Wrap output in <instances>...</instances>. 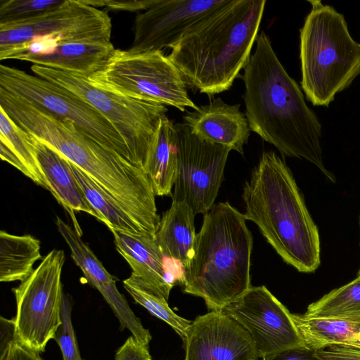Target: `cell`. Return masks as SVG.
<instances>
[{
  "instance_id": "obj_23",
  "label": "cell",
  "mask_w": 360,
  "mask_h": 360,
  "mask_svg": "<svg viewBox=\"0 0 360 360\" xmlns=\"http://www.w3.org/2000/svg\"><path fill=\"white\" fill-rule=\"evenodd\" d=\"M0 156L37 185L47 189L31 136L0 107Z\"/></svg>"
},
{
  "instance_id": "obj_26",
  "label": "cell",
  "mask_w": 360,
  "mask_h": 360,
  "mask_svg": "<svg viewBox=\"0 0 360 360\" xmlns=\"http://www.w3.org/2000/svg\"><path fill=\"white\" fill-rule=\"evenodd\" d=\"M306 318L360 319V273L347 284L310 304Z\"/></svg>"
},
{
  "instance_id": "obj_28",
  "label": "cell",
  "mask_w": 360,
  "mask_h": 360,
  "mask_svg": "<svg viewBox=\"0 0 360 360\" xmlns=\"http://www.w3.org/2000/svg\"><path fill=\"white\" fill-rule=\"evenodd\" d=\"M65 0H2L0 25L15 24L37 18L56 8Z\"/></svg>"
},
{
  "instance_id": "obj_13",
  "label": "cell",
  "mask_w": 360,
  "mask_h": 360,
  "mask_svg": "<svg viewBox=\"0 0 360 360\" xmlns=\"http://www.w3.org/2000/svg\"><path fill=\"white\" fill-rule=\"evenodd\" d=\"M226 0H156L134 20V40L127 51L139 53L172 49L183 34Z\"/></svg>"
},
{
  "instance_id": "obj_3",
  "label": "cell",
  "mask_w": 360,
  "mask_h": 360,
  "mask_svg": "<svg viewBox=\"0 0 360 360\" xmlns=\"http://www.w3.org/2000/svg\"><path fill=\"white\" fill-rule=\"evenodd\" d=\"M245 217L287 264L302 273L321 264V243L292 174L274 152H264L243 186Z\"/></svg>"
},
{
  "instance_id": "obj_31",
  "label": "cell",
  "mask_w": 360,
  "mask_h": 360,
  "mask_svg": "<svg viewBox=\"0 0 360 360\" xmlns=\"http://www.w3.org/2000/svg\"><path fill=\"white\" fill-rule=\"evenodd\" d=\"M149 347L139 343L131 335L117 349L115 360H149L151 359Z\"/></svg>"
},
{
  "instance_id": "obj_20",
  "label": "cell",
  "mask_w": 360,
  "mask_h": 360,
  "mask_svg": "<svg viewBox=\"0 0 360 360\" xmlns=\"http://www.w3.org/2000/svg\"><path fill=\"white\" fill-rule=\"evenodd\" d=\"M195 215L186 202L172 200L154 235L165 257L178 262L183 270L190 259L196 236Z\"/></svg>"
},
{
  "instance_id": "obj_10",
  "label": "cell",
  "mask_w": 360,
  "mask_h": 360,
  "mask_svg": "<svg viewBox=\"0 0 360 360\" xmlns=\"http://www.w3.org/2000/svg\"><path fill=\"white\" fill-rule=\"evenodd\" d=\"M112 21L107 12L83 0H65L56 8L32 20L0 25V52L23 46L34 39L59 41H110Z\"/></svg>"
},
{
  "instance_id": "obj_35",
  "label": "cell",
  "mask_w": 360,
  "mask_h": 360,
  "mask_svg": "<svg viewBox=\"0 0 360 360\" xmlns=\"http://www.w3.org/2000/svg\"><path fill=\"white\" fill-rule=\"evenodd\" d=\"M1 323V338H0V358L7 352L10 345L18 339L15 332V324L14 319H8L0 318Z\"/></svg>"
},
{
  "instance_id": "obj_21",
  "label": "cell",
  "mask_w": 360,
  "mask_h": 360,
  "mask_svg": "<svg viewBox=\"0 0 360 360\" xmlns=\"http://www.w3.org/2000/svg\"><path fill=\"white\" fill-rule=\"evenodd\" d=\"M177 134L167 116L161 121L144 167L155 195L172 196L177 173Z\"/></svg>"
},
{
  "instance_id": "obj_6",
  "label": "cell",
  "mask_w": 360,
  "mask_h": 360,
  "mask_svg": "<svg viewBox=\"0 0 360 360\" xmlns=\"http://www.w3.org/2000/svg\"><path fill=\"white\" fill-rule=\"evenodd\" d=\"M36 76L56 84L94 107L124 140L136 165L144 167L158 131L166 116V105L140 101L102 89L82 75L32 65Z\"/></svg>"
},
{
  "instance_id": "obj_5",
  "label": "cell",
  "mask_w": 360,
  "mask_h": 360,
  "mask_svg": "<svg viewBox=\"0 0 360 360\" xmlns=\"http://www.w3.org/2000/svg\"><path fill=\"white\" fill-rule=\"evenodd\" d=\"M300 30L301 87L316 106H328L360 75V44L351 36L344 15L319 0Z\"/></svg>"
},
{
  "instance_id": "obj_36",
  "label": "cell",
  "mask_w": 360,
  "mask_h": 360,
  "mask_svg": "<svg viewBox=\"0 0 360 360\" xmlns=\"http://www.w3.org/2000/svg\"><path fill=\"white\" fill-rule=\"evenodd\" d=\"M359 227H360V214H359ZM358 273H360V269Z\"/></svg>"
},
{
  "instance_id": "obj_32",
  "label": "cell",
  "mask_w": 360,
  "mask_h": 360,
  "mask_svg": "<svg viewBox=\"0 0 360 360\" xmlns=\"http://www.w3.org/2000/svg\"><path fill=\"white\" fill-rule=\"evenodd\" d=\"M262 360H323L317 351L304 345L295 347L262 358Z\"/></svg>"
},
{
  "instance_id": "obj_12",
  "label": "cell",
  "mask_w": 360,
  "mask_h": 360,
  "mask_svg": "<svg viewBox=\"0 0 360 360\" xmlns=\"http://www.w3.org/2000/svg\"><path fill=\"white\" fill-rule=\"evenodd\" d=\"M222 312L247 330L259 358L304 345L292 314L264 285L251 286Z\"/></svg>"
},
{
  "instance_id": "obj_19",
  "label": "cell",
  "mask_w": 360,
  "mask_h": 360,
  "mask_svg": "<svg viewBox=\"0 0 360 360\" xmlns=\"http://www.w3.org/2000/svg\"><path fill=\"white\" fill-rule=\"evenodd\" d=\"M30 136L47 189L68 212L74 222V229L82 235V231L75 217L74 212H86L105 224V219L86 200L74 176L69 160L50 145Z\"/></svg>"
},
{
  "instance_id": "obj_30",
  "label": "cell",
  "mask_w": 360,
  "mask_h": 360,
  "mask_svg": "<svg viewBox=\"0 0 360 360\" xmlns=\"http://www.w3.org/2000/svg\"><path fill=\"white\" fill-rule=\"evenodd\" d=\"M83 1L91 6L97 8L98 6H105L110 9L118 11H127L130 12H136L139 11H146L152 6L156 0H143V1Z\"/></svg>"
},
{
  "instance_id": "obj_22",
  "label": "cell",
  "mask_w": 360,
  "mask_h": 360,
  "mask_svg": "<svg viewBox=\"0 0 360 360\" xmlns=\"http://www.w3.org/2000/svg\"><path fill=\"white\" fill-rule=\"evenodd\" d=\"M304 346L318 351L331 345L360 349V319L306 318L292 314Z\"/></svg>"
},
{
  "instance_id": "obj_27",
  "label": "cell",
  "mask_w": 360,
  "mask_h": 360,
  "mask_svg": "<svg viewBox=\"0 0 360 360\" xmlns=\"http://www.w3.org/2000/svg\"><path fill=\"white\" fill-rule=\"evenodd\" d=\"M123 286L137 304L169 324L185 341L192 321L175 314L169 307L167 300L145 290L130 277L124 280Z\"/></svg>"
},
{
  "instance_id": "obj_17",
  "label": "cell",
  "mask_w": 360,
  "mask_h": 360,
  "mask_svg": "<svg viewBox=\"0 0 360 360\" xmlns=\"http://www.w3.org/2000/svg\"><path fill=\"white\" fill-rule=\"evenodd\" d=\"M108 228L113 235L117 252L132 270L129 277L145 290L167 300L174 285H181V278L167 268V257L155 236Z\"/></svg>"
},
{
  "instance_id": "obj_24",
  "label": "cell",
  "mask_w": 360,
  "mask_h": 360,
  "mask_svg": "<svg viewBox=\"0 0 360 360\" xmlns=\"http://www.w3.org/2000/svg\"><path fill=\"white\" fill-rule=\"evenodd\" d=\"M40 241L31 235L18 236L0 231V281L25 280L41 258Z\"/></svg>"
},
{
  "instance_id": "obj_8",
  "label": "cell",
  "mask_w": 360,
  "mask_h": 360,
  "mask_svg": "<svg viewBox=\"0 0 360 360\" xmlns=\"http://www.w3.org/2000/svg\"><path fill=\"white\" fill-rule=\"evenodd\" d=\"M0 88L22 98L138 166L124 140L98 110L63 87L24 70L0 65ZM139 167V166H138Z\"/></svg>"
},
{
  "instance_id": "obj_4",
  "label": "cell",
  "mask_w": 360,
  "mask_h": 360,
  "mask_svg": "<svg viewBox=\"0 0 360 360\" xmlns=\"http://www.w3.org/2000/svg\"><path fill=\"white\" fill-rule=\"evenodd\" d=\"M246 220L229 202H218L204 214L195 236L181 285L211 311H222L251 287L253 238Z\"/></svg>"
},
{
  "instance_id": "obj_18",
  "label": "cell",
  "mask_w": 360,
  "mask_h": 360,
  "mask_svg": "<svg viewBox=\"0 0 360 360\" xmlns=\"http://www.w3.org/2000/svg\"><path fill=\"white\" fill-rule=\"evenodd\" d=\"M183 119V123L199 139L243 154L251 130L240 104L229 105L217 98L188 112Z\"/></svg>"
},
{
  "instance_id": "obj_1",
  "label": "cell",
  "mask_w": 360,
  "mask_h": 360,
  "mask_svg": "<svg viewBox=\"0 0 360 360\" xmlns=\"http://www.w3.org/2000/svg\"><path fill=\"white\" fill-rule=\"evenodd\" d=\"M255 45L243 75L245 114L250 130L283 156L306 160L335 182L323 164L318 117L280 62L264 32L258 34Z\"/></svg>"
},
{
  "instance_id": "obj_11",
  "label": "cell",
  "mask_w": 360,
  "mask_h": 360,
  "mask_svg": "<svg viewBox=\"0 0 360 360\" xmlns=\"http://www.w3.org/2000/svg\"><path fill=\"white\" fill-rule=\"evenodd\" d=\"M175 128L178 164L172 200L184 201L195 214H205L214 205L231 150L199 139L184 123Z\"/></svg>"
},
{
  "instance_id": "obj_14",
  "label": "cell",
  "mask_w": 360,
  "mask_h": 360,
  "mask_svg": "<svg viewBox=\"0 0 360 360\" xmlns=\"http://www.w3.org/2000/svg\"><path fill=\"white\" fill-rule=\"evenodd\" d=\"M185 343V360H258L247 330L222 311H210L192 321Z\"/></svg>"
},
{
  "instance_id": "obj_29",
  "label": "cell",
  "mask_w": 360,
  "mask_h": 360,
  "mask_svg": "<svg viewBox=\"0 0 360 360\" xmlns=\"http://www.w3.org/2000/svg\"><path fill=\"white\" fill-rule=\"evenodd\" d=\"M72 299L69 295L64 294L61 308L62 322L53 339L60 347L63 360H83L72 323Z\"/></svg>"
},
{
  "instance_id": "obj_25",
  "label": "cell",
  "mask_w": 360,
  "mask_h": 360,
  "mask_svg": "<svg viewBox=\"0 0 360 360\" xmlns=\"http://www.w3.org/2000/svg\"><path fill=\"white\" fill-rule=\"evenodd\" d=\"M70 162L74 176L92 207L105 219L107 227L146 233L135 220L94 179Z\"/></svg>"
},
{
  "instance_id": "obj_9",
  "label": "cell",
  "mask_w": 360,
  "mask_h": 360,
  "mask_svg": "<svg viewBox=\"0 0 360 360\" xmlns=\"http://www.w3.org/2000/svg\"><path fill=\"white\" fill-rule=\"evenodd\" d=\"M65 254L53 250L33 272L12 289L16 302L14 321L18 340L41 353L61 324V281Z\"/></svg>"
},
{
  "instance_id": "obj_34",
  "label": "cell",
  "mask_w": 360,
  "mask_h": 360,
  "mask_svg": "<svg viewBox=\"0 0 360 360\" xmlns=\"http://www.w3.org/2000/svg\"><path fill=\"white\" fill-rule=\"evenodd\" d=\"M40 353L32 349L18 338L13 341L0 360H43Z\"/></svg>"
},
{
  "instance_id": "obj_33",
  "label": "cell",
  "mask_w": 360,
  "mask_h": 360,
  "mask_svg": "<svg viewBox=\"0 0 360 360\" xmlns=\"http://www.w3.org/2000/svg\"><path fill=\"white\" fill-rule=\"evenodd\" d=\"M317 354L323 360H360V349L344 345L328 346Z\"/></svg>"
},
{
  "instance_id": "obj_16",
  "label": "cell",
  "mask_w": 360,
  "mask_h": 360,
  "mask_svg": "<svg viewBox=\"0 0 360 360\" xmlns=\"http://www.w3.org/2000/svg\"><path fill=\"white\" fill-rule=\"evenodd\" d=\"M56 224L70 250L72 259L82 270L86 280L99 291L108 304L120 323V329H128L139 343L149 347L152 339L149 330L143 326L124 296L119 292L113 276L105 269L89 246L82 240V235L59 217Z\"/></svg>"
},
{
  "instance_id": "obj_7",
  "label": "cell",
  "mask_w": 360,
  "mask_h": 360,
  "mask_svg": "<svg viewBox=\"0 0 360 360\" xmlns=\"http://www.w3.org/2000/svg\"><path fill=\"white\" fill-rule=\"evenodd\" d=\"M88 78L102 89L131 98L171 105L182 112L186 108H198L181 72L162 51L131 53L115 49Z\"/></svg>"
},
{
  "instance_id": "obj_2",
  "label": "cell",
  "mask_w": 360,
  "mask_h": 360,
  "mask_svg": "<svg viewBox=\"0 0 360 360\" xmlns=\"http://www.w3.org/2000/svg\"><path fill=\"white\" fill-rule=\"evenodd\" d=\"M266 3L226 0L183 34L167 57L186 84L208 95L231 87L250 58Z\"/></svg>"
},
{
  "instance_id": "obj_37",
  "label": "cell",
  "mask_w": 360,
  "mask_h": 360,
  "mask_svg": "<svg viewBox=\"0 0 360 360\" xmlns=\"http://www.w3.org/2000/svg\"><path fill=\"white\" fill-rule=\"evenodd\" d=\"M149 360H152V359H149Z\"/></svg>"
},
{
  "instance_id": "obj_15",
  "label": "cell",
  "mask_w": 360,
  "mask_h": 360,
  "mask_svg": "<svg viewBox=\"0 0 360 360\" xmlns=\"http://www.w3.org/2000/svg\"><path fill=\"white\" fill-rule=\"evenodd\" d=\"M115 49L110 41H59L40 37L0 52V60L16 59L89 77L104 65Z\"/></svg>"
}]
</instances>
